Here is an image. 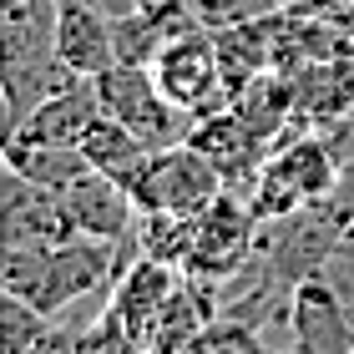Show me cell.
<instances>
[{
    "instance_id": "obj_1",
    "label": "cell",
    "mask_w": 354,
    "mask_h": 354,
    "mask_svg": "<svg viewBox=\"0 0 354 354\" xmlns=\"http://www.w3.org/2000/svg\"><path fill=\"white\" fill-rule=\"evenodd\" d=\"M334 183H339V152H334L329 132H299L288 142H273L268 162L259 167L248 187V207L259 223H273V218H288L309 203H324Z\"/></svg>"
},
{
    "instance_id": "obj_2",
    "label": "cell",
    "mask_w": 354,
    "mask_h": 354,
    "mask_svg": "<svg viewBox=\"0 0 354 354\" xmlns=\"http://www.w3.org/2000/svg\"><path fill=\"white\" fill-rule=\"evenodd\" d=\"M96 96H102V111L106 117H117L132 137H142L152 152L162 147H177V142H187L192 132V117L177 102H167V91L157 86V76L147 66H106L96 76Z\"/></svg>"
},
{
    "instance_id": "obj_3",
    "label": "cell",
    "mask_w": 354,
    "mask_h": 354,
    "mask_svg": "<svg viewBox=\"0 0 354 354\" xmlns=\"http://www.w3.org/2000/svg\"><path fill=\"white\" fill-rule=\"evenodd\" d=\"M218 192H228V187H223V172L207 162L198 147L177 142V147H162V152L147 157V167H142L137 183H132V203L142 207V213L198 218Z\"/></svg>"
},
{
    "instance_id": "obj_4",
    "label": "cell",
    "mask_w": 354,
    "mask_h": 354,
    "mask_svg": "<svg viewBox=\"0 0 354 354\" xmlns=\"http://www.w3.org/2000/svg\"><path fill=\"white\" fill-rule=\"evenodd\" d=\"M253 248H259V218H253L248 198L243 192H218V198L192 218V248H187L183 273L223 283L228 273H238L253 259Z\"/></svg>"
},
{
    "instance_id": "obj_5",
    "label": "cell",
    "mask_w": 354,
    "mask_h": 354,
    "mask_svg": "<svg viewBox=\"0 0 354 354\" xmlns=\"http://www.w3.org/2000/svg\"><path fill=\"white\" fill-rule=\"evenodd\" d=\"M152 76L167 91V102H177L192 122L233 102L228 82H223V66H218V41L207 26H192L183 36H172L162 46V56L152 61Z\"/></svg>"
},
{
    "instance_id": "obj_6",
    "label": "cell",
    "mask_w": 354,
    "mask_h": 354,
    "mask_svg": "<svg viewBox=\"0 0 354 354\" xmlns=\"http://www.w3.org/2000/svg\"><path fill=\"white\" fill-rule=\"evenodd\" d=\"M76 233L61 192L10 172L0 157V248H56Z\"/></svg>"
},
{
    "instance_id": "obj_7",
    "label": "cell",
    "mask_w": 354,
    "mask_h": 354,
    "mask_svg": "<svg viewBox=\"0 0 354 354\" xmlns=\"http://www.w3.org/2000/svg\"><path fill=\"white\" fill-rule=\"evenodd\" d=\"M288 349L294 354H354V304L319 279L288 294Z\"/></svg>"
},
{
    "instance_id": "obj_8",
    "label": "cell",
    "mask_w": 354,
    "mask_h": 354,
    "mask_svg": "<svg viewBox=\"0 0 354 354\" xmlns=\"http://www.w3.org/2000/svg\"><path fill=\"white\" fill-rule=\"evenodd\" d=\"M187 147H198L207 162L223 172V187H228V192H243V198H248L253 177H259V167L268 162V152H273V147H268V137H259V132H253V127L238 117L233 106L207 111V117L192 122Z\"/></svg>"
},
{
    "instance_id": "obj_9",
    "label": "cell",
    "mask_w": 354,
    "mask_h": 354,
    "mask_svg": "<svg viewBox=\"0 0 354 354\" xmlns=\"http://www.w3.org/2000/svg\"><path fill=\"white\" fill-rule=\"evenodd\" d=\"M61 203L76 223V233H91V238H106V243H122V238L137 233V218L142 207L132 203V187L117 183V177L86 167L82 177H71L61 187Z\"/></svg>"
},
{
    "instance_id": "obj_10",
    "label": "cell",
    "mask_w": 354,
    "mask_h": 354,
    "mask_svg": "<svg viewBox=\"0 0 354 354\" xmlns=\"http://www.w3.org/2000/svg\"><path fill=\"white\" fill-rule=\"evenodd\" d=\"M102 117V96H96V76H76L66 91L46 96L30 117L15 127L10 142H46V147H82L86 127Z\"/></svg>"
},
{
    "instance_id": "obj_11",
    "label": "cell",
    "mask_w": 354,
    "mask_h": 354,
    "mask_svg": "<svg viewBox=\"0 0 354 354\" xmlns=\"http://www.w3.org/2000/svg\"><path fill=\"white\" fill-rule=\"evenodd\" d=\"M56 56L76 76H102L106 66H117L111 15L91 0H56Z\"/></svg>"
},
{
    "instance_id": "obj_12",
    "label": "cell",
    "mask_w": 354,
    "mask_h": 354,
    "mask_svg": "<svg viewBox=\"0 0 354 354\" xmlns=\"http://www.w3.org/2000/svg\"><path fill=\"white\" fill-rule=\"evenodd\" d=\"M177 283H183V268H172L162 259H137L117 283H111L106 309L122 319V329H127V339H132V344H147L152 319H157V309L167 304V294Z\"/></svg>"
},
{
    "instance_id": "obj_13",
    "label": "cell",
    "mask_w": 354,
    "mask_h": 354,
    "mask_svg": "<svg viewBox=\"0 0 354 354\" xmlns=\"http://www.w3.org/2000/svg\"><path fill=\"white\" fill-rule=\"evenodd\" d=\"M82 157H86L96 172H106V177H117V183L132 187L137 172L147 167L152 147H147L142 137H132L117 117H106V111H102V117L86 127V137H82Z\"/></svg>"
},
{
    "instance_id": "obj_14",
    "label": "cell",
    "mask_w": 354,
    "mask_h": 354,
    "mask_svg": "<svg viewBox=\"0 0 354 354\" xmlns=\"http://www.w3.org/2000/svg\"><path fill=\"white\" fill-rule=\"evenodd\" d=\"M0 157H6L10 172H21V177H30V183L51 187V192H61L71 177H82L91 167L82 157V147H46V142H6Z\"/></svg>"
},
{
    "instance_id": "obj_15",
    "label": "cell",
    "mask_w": 354,
    "mask_h": 354,
    "mask_svg": "<svg viewBox=\"0 0 354 354\" xmlns=\"http://www.w3.org/2000/svg\"><path fill=\"white\" fill-rule=\"evenodd\" d=\"M187 354H288L279 344L263 339V329L243 324V319H228V314H213L203 324V334L187 344Z\"/></svg>"
},
{
    "instance_id": "obj_16",
    "label": "cell",
    "mask_w": 354,
    "mask_h": 354,
    "mask_svg": "<svg viewBox=\"0 0 354 354\" xmlns=\"http://www.w3.org/2000/svg\"><path fill=\"white\" fill-rule=\"evenodd\" d=\"M198 26L207 30H223V26H238V21H259V15L279 10V0H187Z\"/></svg>"
},
{
    "instance_id": "obj_17",
    "label": "cell",
    "mask_w": 354,
    "mask_h": 354,
    "mask_svg": "<svg viewBox=\"0 0 354 354\" xmlns=\"http://www.w3.org/2000/svg\"><path fill=\"white\" fill-rule=\"evenodd\" d=\"M91 6H102L106 15H127V10L137 6V0H91Z\"/></svg>"
},
{
    "instance_id": "obj_18",
    "label": "cell",
    "mask_w": 354,
    "mask_h": 354,
    "mask_svg": "<svg viewBox=\"0 0 354 354\" xmlns=\"http://www.w3.org/2000/svg\"><path fill=\"white\" fill-rule=\"evenodd\" d=\"M21 6H26V0H0V21H6L10 10H21Z\"/></svg>"
},
{
    "instance_id": "obj_19",
    "label": "cell",
    "mask_w": 354,
    "mask_h": 354,
    "mask_svg": "<svg viewBox=\"0 0 354 354\" xmlns=\"http://www.w3.org/2000/svg\"><path fill=\"white\" fill-rule=\"evenodd\" d=\"M117 354H152V349H147V344H122Z\"/></svg>"
},
{
    "instance_id": "obj_20",
    "label": "cell",
    "mask_w": 354,
    "mask_h": 354,
    "mask_svg": "<svg viewBox=\"0 0 354 354\" xmlns=\"http://www.w3.org/2000/svg\"><path fill=\"white\" fill-rule=\"evenodd\" d=\"M137 6H187V0H137Z\"/></svg>"
}]
</instances>
